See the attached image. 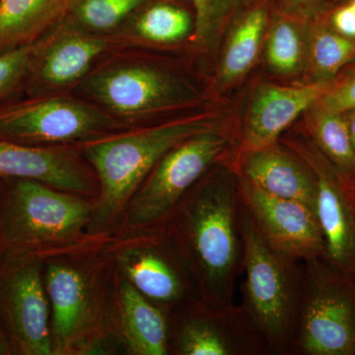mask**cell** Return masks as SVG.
I'll return each mask as SVG.
<instances>
[{
    "label": "cell",
    "mask_w": 355,
    "mask_h": 355,
    "mask_svg": "<svg viewBox=\"0 0 355 355\" xmlns=\"http://www.w3.org/2000/svg\"><path fill=\"white\" fill-rule=\"evenodd\" d=\"M350 191H352V198H354V202L355 205V181L349 183Z\"/></svg>",
    "instance_id": "33"
},
{
    "label": "cell",
    "mask_w": 355,
    "mask_h": 355,
    "mask_svg": "<svg viewBox=\"0 0 355 355\" xmlns=\"http://www.w3.org/2000/svg\"><path fill=\"white\" fill-rule=\"evenodd\" d=\"M123 331L135 354L165 355L170 350V324L162 308L153 304L130 282L120 287Z\"/></svg>",
    "instance_id": "20"
},
{
    "label": "cell",
    "mask_w": 355,
    "mask_h": 355,
    "mask_svg": "<svg viewBox=\"0 0 355 355\" xmlns=\"http://www.w3.org/2000/svg\"><path fill=\"white\" fill-rule=\"evenodd\" d=\"M6 352V347H4L3 343L0 340V354H4Z\"/></svg>",
    "instance_id": "34"
},
{
    "label": "cell",
    "mask_w": 355,
    "mask_h": 355,
    "mask_svg": "<svg viewBox=\"0 0 355 355\" xmlns=\"http://www.w3.org/2000/svg\"><path fill=\"white\" fill-rule=\"evenodd\" d=\"M174 347L181 355H263L265 340L242 305L212 306L202 299L180 316Z\"/></svg>",
    "instance_id": "12"
},
{
    "label": "cell",
    "mask_w": 355,
    "mask_h": 355,
    "mask_svg": "<svg viewBox=\"0 0 355 355\" xmlns=\"http://www.w3.org/2000/svg\"><path fill=\"white\" fill-rule=\"evenodd\" d=\"M69 193L32 180H16L0 218L3 244L14 252L29 251L78 234L92 209Z\"/></svg>",
    "instance_id": "8"
},
{
    "label": "cell",
    "mask_w": 355,
    "mask_h": 355,
    "mask_svg": "<svg viewBox=\"0 0 355 355\" xmlns=\"http://www.w3.org/2000/svg\"><path fill=\"white\" fill-rule=\"evenodd\" d=\"M350 6L352 7V9H354L355 12V0H354V1H352V3H350Z\"/></svg>",
    "instance_id": "35"
},
{
    "label": "cell",
    "mask_w": 355,
    "mask_h": 355,
    "mask_svg": "<svg viewBox=\"0 0 355 355\" xmlns=\"http://www.w3.org/2000/svg\"><path fill=\"white\" fill-rule=\"evenodd\" d=\"M236 176L243 207L270 247L300 263L326 256L323 232L313 207L270 195L237 173Z\"/></svg>",
    "instance_id": "11"
},
{
    "label": "cell",
    "mask_w": 355,
    "mask_h": 355,
    "mask_svg": "<svg viewBox=\"0 0 355 355\" xmlns=\"http://www.w3.org/2000/svg\"><path fill=\"white\" fill-rule=\"evenodd\" d=\"M128 128L73 94L15 98L0 104V140L83 147Z\"/></svg>",
    "instance_id": "6"
},
{
    "label": "cell",
    "mask_w": 355,
    "mask_h": 355,
    "mask_svg": "<svg viewBox=\"0 0 355 355\" xmlns=\"http://www.w3.org/2000/svg\"><path fill=\"white\" fill-rule=\"evenodd\" d=\"M343 119L347 123V130H349L350 139H352V146L355 149V109L343 113Z\"/></svg>",
    "instance_id": "32"
},
{
    "label": "cell",
    "mask_w": 355,
    "mask_h": 355,
    "mask_svg": "<svg viewBox=\"0 0 355 355\" xmlns=\"http://www.w3.org/2000/svg\"><path fill=\"white\" fill-rule=\"evenodd\" d=\"M316 106L338 114L355 109V71L340 83H333Z\"/></svg>",
    "instance_id": "29"
},
{
    "label": "cell",
    "mask_w": 355,
    "mask_h": 355,
    "mask_svg": "<svg viewBox=\"0 0 355 355\" xmlns=\"http://www.w3.org/2000/svg\"><path fill=\"white\" fill-rule=\"evenodd\" d=\"M292 354L355 355V282L324 257L303 263Z\"/></svg>",
    "instance_id": "5"
},
{
    "label": "cell",
    "mask_w": 355,
    "mask_h": 355,
    "mask_svg": "<svg viewBox=\"0 0 355 355\" xmlns=\"http://www.w3.org/2000/svg\"><path fill=\"white\" fill-rule=\"evenodd\" d=\"M272 146L235 156L230 165L250 183L275 197L296 200L315 210L316 184L307 165L286 146Z\"/></svg>",
    "instance_id": "16"
},
{
    "label": "cell",
    "mask_w": 355,
    "mask_h": 355,
    "mask_svg": "<svg viewBox=\"0 0 355 355\" xmlns=\"http://www.w3.org/2000/svg\"><path fill=\"white\" fill-rule=\"evenodd\" d=\"M125 48L118 35L102 36L60 23L42 38L22 97L71 94L102 60Z\"/></svg>",
    "instance_id": "9"
},
{
    "label": "cell",
    "mask_w": 355,
    "mask_h": 355,
    "mask_svg": "<svg viewBox=\"0 0 355 355\" xmlns=\"http://www.w3.org/2000/svg\"><path fill=\"white\" fill-rule=\"evenodd\" d=\"M266 25L268 11L263 3L237 18L217 70L218 87L226 88L237 83L253 67L261 51Z\"/></svg>",
    "instance_id": "22"
},
{
    "label": "cell",
    "mask_w": 355,
    "mask_h": 355,
    "mask_svg": "<svg viewBox=\"0 0 355 355\" xmlns=\"http://www.w3.org/2000/svg\"><path fill=\"white\" fill-rule=\"evenodd\" d=\"M0 313L21 354H51L48 302L36 263H19L3 277Z\"/></svg>",
    "instance_id": "13"
},
{
    "label": "cell",
    "mask_w": 355,
    "mask_h": 355,
    "mask_svg": "<svg viewBox=\"0 0 355 355\" xmlns=\"http://www.w3.org/2000/svg\"><path fill=\"white\" fill-rule=\"evenodd\" d=\"M333 83L302 86L261 84L254 90L235 156L277 144L282 133L301 114L314 108Z\"/></svg>",
    "instance_id": "14"
},
{
    "label": "cell",
    "mask_w": 355,
    "mask_h": 355,
    "mask_svg": "<svg viewBox=\"0 0 355 355\" xmlns=\"http://www.w3.org/2000/svg\"><path fill=\"white\" fill-rule=\"evenodd\" d=\"M220 127V120L214 114H189L155 125L128 128L81 147L83 157L99 181L98 220H107L123 209L173 147L198 133Z\"/></svg>",
    "instance_id": "3"
},
{
    "label": "cell",
    "mask_w": 355,
    "mask_h": 355,
    "mask_svg": "<svg viewBox=\"0 0 355 355\" xmlns=\"http://www.w3.org/2000/svg\"><path fill=\"white\" fill-rule=\"evenodd\" d=\"M232 146V137L220 127L173 147L128 200V225L150 227L162 223L211 168L223 163Z\"/></svg>",
    "instance_id": "7"
},
{
    "label": "cell",
    "mask_w": 355,
    "mask_h": 355,
    "mask_svg": "<svg viewBox=\"0 0 355 355\" xmlns=\"http://www.w3.org/2000/svg\"><path fill=\"white\" fill-rule=\"evenodd\" d=\"M237 176L230 164L214 166L178 203L169 216L200 299L222 307L234 303L243 272Z\"/></svg>",
    "instance_id": "1"
},
{
    "label": "cell",
    "mask_w": 355,
    "mask_h": 355,
    "mask_svg": "<svg viewBox=\"0 0 355 355\" xmlns=\"http://www.w3.org/2000/svg\"><path fill=\"white\" fill-rule=\"evenodd\" d=\"M189 2L195 16L191 39L193 51L214 55L226 28L235 18L263 4V0H182Z\"/></svg>",
    "instance_id": "24"
},
{
    "label": "cell",
    "mask_w": 355,
    "mask_h": 355,
    "mask_svg": "<svg viewBox=\"0 0 355 355\" xmlns=\"http://www.w3.org/2000/svg\"><path fill=\"white\" fill-rule=\"evenodd\" d=\"M151 49L121 48L102 60L71 94L94 105L127 128L191 108L200 100L195 83Z\"/></svg>",
    "instance_id": "2"
},
{
    "label": "cell",
    "mask_w": 355,
    "mask_h": 355,
    "mask_svg": "<svg viewBox=\"0 0 355 355\" xmlns=\"http://www.w3.org/2000/svg\"><path fill=\"white\" fill-rule=\"evenodd\" d=\"M311 141L352 183L355 181V149L342 114L315 106L308 121Z\"/></svg>",
    "instance_id": "25"
},
{
    "label": "cell",
    "mask_w": 355,
    "mask_h": 355,
    "mask_svg": "<svg viewBox=\"0 0 355 355\" xmlns=\"http://www.w3.org/2000/svg\"><path fill=\"white\" fill-rule=\"evenodd\" d=\"M282 144L309 167L314 176L315 211L326 244L324 258L352 275L355 272V205L349 182L310 139H289Z\"/></svg>",
    "instance_id": "10"
},
{
    "label": "cell",
    "mask_w": 355,
    "mask_h": 355,
    "mask_svg": "<svg viewBox=\"0 0 355 355\" xmlns=\"http://www.w3.org/2000/svg\"><path fill=\"white\" fill-rule=\"evenodd\" d=\"M352 277H354V282H355V272L354 273H352Z\"/></svg>",
    "instance_id": "36"
},
{
    "label": "cell",
    "mask_w": 355,
    "mask_h": 355,
    "mask_svg": "<svg viewBox=\"0 0 355 355\" xmlns=\"http://www.w3.org/2000/svg\"><path fill=\"white\" fill-rule=\"evenodd\" d=\"M94 172L81 147H43L0 140V178L32 180L58 190L85 193Z\"/></svg>",
    "instance_id": "15"
},
{
    "label": "cell",
    "mask_w": 355,
    "mask_h": 355,
    "mask_svg": "<svg viewBox=\"0 0 355 355\" xmlns=\"http://www.w3.org/2000/svg\"><path fill=\"white\" fill-rule=\"evenodd\" d=\"M42 38L35 43L0 53V104L22 97Z\"/></svg>",
    "instance_id": "28"
},
{
    "label": "cell",
    "mask_w": 355,
    "mask_h": 355,
    "mask_svg": "<svg viewBox=\"0 0 355 355\" xmlns=\"http://www.w3.org/2000/svg\"><path fill=\"white\" fill-rule=\"evenodd\" d=\"M331 22L336 32L347 38H355V12L350 4L338 9L334 13Z\"/></svg>",
    "instance_id": "30"
},
{
    "label": "cell",
    "mask_w": 355,
    "mask_h": 355,
    "mask_svg": "<svg viewBox=\"0 0 355 355\" xmlns=\"http://www.w3.org/2000/svg\"><path fill=\"white\" fill-rule=\"evenodd\" d=\"M46 291L53 309V330L60 349L69 347L83 329L88 309L86 284L80 273L67 266L51 265Z\"/></svg>",
    "instance_id": "21"
},
{
    "label": "cell",
    "mask_w": 355,
    "mask_h": 355,
    "mask_svg": "<svg viewBox=\"0 0 355 355\" xmlns=\"http://www.w3.org/2000/svg\"><path fill=\"white\" fill-rule=\"evenodd\" d=\"M195 16L177 0H153L116 33L125 48L158 49L191 43Z\"/></svg>",
    "instance_id": "17"
},
{
    "label": "cell",
    "mask_w": 355,
    "mask_h": 355,
    "mask_svg": "<svg viewBox=\"0 0 355 355\" xmlns=\"http://www.w3.org/2000/svg\"><path fill=\"white\" fill-rule=\"evenodd\" d=\"M240 232L245 272L241 305L265 340L268 354L291 355L302 289L303 263L270 247L242 202Z\"/></svg>",
    "instance_id": "4"
},
{
    "label": "cell",
    "mask_w": 355,
    "mask_h": 355,
    "mask_svg": "<svg viewBox=\"0 0 355 355\" xmlns=\"http://www.w3.org/2000/svg\"><path fill=\"white\" fill-rule=\"evenodd\" d=\"M0 193H1V189H0Z\"/></svg>",
    "instance_id": "37"
},
{
    "label": "cell",
    "mask_w": 355,
    "mask_h": 355,
    "mask_svg": "<svg viewBox=\"0 0 355 355\" xmlns=\"http://www.w3.org/2000/svg\"><path fill=\"white\" fill-rule=\"evenodd\" d=\"M305 38L300 26L291 18L275 20L266 43V60L273 71L292 76L300 69L305 58Z\"/></svg>",
    "instance_id": "27"
},
{
    "label": "cell",
    "mask_w": 355,
    "mask_h": 355,
    "mask_svg": "<svg viewBox=\"0 0 355 355\" xmlns=\"http://www.w3.org/2000/svg\"><path fill=\"white\" fill-rule=\"evenodd\" d=\"M355 58V41L320 26L310 39V60L315 81L331 83Z\"/></svg>",
    "instance_id": "26"
},
{
    "label": "cell",
    "mask_w": 355,
    "mask_h": 355,
    "mask_svg": "<svg viewBox=\"0 0 355 355\" xmlns=\"http://www.w3.org/2000/svg\"><path fill=\"white\" fill-rule=\"evenodd\" d=\"M153 0H71L64 25L90 34L112 36Z\"/></svg>",
    "instance_id": "23"
},
{
    "label": "cell",
    "mask_w": 355,
    "mask_h": 355,
    "mask_svg": "<svg viewBox=\"0 0 355 355\" xmlns=\"http://www.w3.org/2000/svg\"><path fill=\"white\" fill-rule=\"evenodd\" d=\"M287 10L302 17H309L317 13L320 0H282Z\"/></svg>",
    "instance_id": "31"
},
{
    "label": "cell",
    "mask_w": 355,
    "mask_h": 355,
    "mask_svg": "<svg viewBox=\"0 0 355 355\" xmlns=\"http://www.w3.org/2000/svg\"><path fill=\"white\" fill-rule=\"evenodd\" d=\"M162 247L137 250L121 261L123 272L135 288L161 308L183 302L191 288L183 270Z\"/></svg>",
    "instance_id": "18"
},
{
    "label": "cell",
    "mask_w": 355,
    "mask_h": 355,
    "mask_svg": "<svg viewBox=\"0 0 355 355\" xmlns=\"http://www.w3.org/2000/svg\"><path fill=\"white\" fill-rule=\"evenodd\" d=\"M71 0H0V53L38 41L67 15Z\"/></svg>",
    "instance_id": "19"
}]
</instances>
